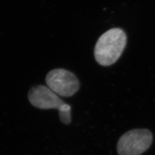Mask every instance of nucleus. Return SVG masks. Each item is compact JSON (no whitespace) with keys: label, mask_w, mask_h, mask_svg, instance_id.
Instances as JSON below:
<instances>
[{"label":"nucleus","mask_w":155,"mask_h":155,"mask_svg":"<svg viewBox=\"0 0 155 155\" xmlns=\"http://www.w3.org/2000/svg\"><path fill=\"white\" fill-rule=\"evenodd\" d=\"M127 42L126 33L120 28H112L102 34L94 48V56L102 66H109L120 58Z\"/></svg>","instance_id":"1"},{"label":"nucleus","mask_w":155,"mask_h":155,"mask_svg":"<svg viewBox=\"0 0 155 155\" xmlns=\"http://www.w3.org/2000/svg\"><path fill=\"white\" fill-rule=\"evenodd\" d=\"M153 136L147 129H136L124 133L120 138L117 151L119 155H140L151 145Z\"/></svg>","instance_id":"2"},{"label":"nucleus","mask_w":155,"mask_h":155,"mask_svg":"<svg viewBox=\"0 0 155 155\" xmlns=\"http://www.w3.org/2000/svg\"><path fill=\"white\" fill-rule=\"evenodd\" d=\"M45 82L55 93L63 97H71L80 87L79 81L75 74L63 68H56L48 72Z\"/></svg>","instance_id":"3"},{"label":"nucleus","mask_w":155,"mask_h":155,"mask_svg":"<svg viewBox=\"0 0 155 155\" xmlns=\"http://www.w3.org/2000/svg\"><path fill=\"white\" fill-rule=\"evenodd\" d=\"M28 100L32 105L40 109L61 110L66 103L51 89L44 85L33 87L28 93Z\"/></svg>","instance_id":"4"},{"label":"nucleus","mask_w":155,"mask_h":155,"mask_svg":"<svg viewBox=\"0 0 155 155\" xmlns=\"http://www.w3.org/2000/svg\"><path fill=\"white\" fill-rule=\"evenodd\" d=\"M71 110H64L59 112V118L61 123L65 125L69 124L71 121Z\"/></svg>","instance_id":"5"}]
</instances>
